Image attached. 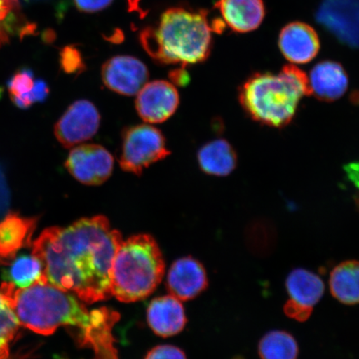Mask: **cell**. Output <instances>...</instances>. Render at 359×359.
I'll return each mask as SVG.
<instances>
[{
    "label": "cell",
    "mask_w": 359,
    "mask_h": 359,
    "mask_svg": "<svg viewBox=\"0 0 359 359\" xmlns=\"http://www.w3.org/2000/svg\"><path fill=\"white\" fill-rule=\"evenodd\" d=\"M316 20L340 43L359 48V0H323Z\"/></svg>",
    "instance_id": "9c48e42d"
},
{
    "label": "cell",
    "mask_w": 359,
    "mask_h": 359,
    "mask_svg": "<svg viewBox=\"0 0 359 359\" xmlns=\"http://www.w3.org/2000/svg\"><path fill=\"white\" fill-rule=\"evenodd\" d=\"M34 25L27 21L20 0H0V48L13 36L32 34Z\"/></svg>",
    "instance_id": "603a6c76"
},
{
    "label": "cell",
    "mask_w": 359,
    "mask_h": 359,
    "mask_svg": "<svg viewBox=\"0 0 359 359\" xmlns=\"http://www.w3.org/2000/svg\"><path fill=\"white\" fill-rule=\"evenodd\" d=\"M258 353L260 359H298L299 344L289 332L272 330L260 339Z\"/></svg>",
    "instance_id": "d4e9b609"
},
{
    "label": "cell",
    "mask_w": 359,
    "mask_h": 359,
    "mask_svg": "<svg viewBox=\"0 0 359 359\" xmlns=\"http://www.w3.org/2000/svg\"><path fill=\"white\" fill-rule=\"evenodd\" d=\"M76 7L81 12L93 13L105 10L114 0H74Z\"/></svg>",
    "instance_id": "f546056e"
},
{
    "label": "cell",
    "mask_w": 359,
    "mask_h": 359,
    "mask_svg": "<svg viewBox=\"0 0 359 359\" xmlns=\"http://www.w3.org/2000/svg\"><path fill=\"white\" fill-rule=\"evenodd\" d=\"M344 170L349 181L359 189V161L345 165Z\"/></svg>",
    "instance_id": "1f68e13d"
},
{
    "label": "cell",
    "mask_w": 359,
    "mask_h": 359,
    "mask_svg": "<svg viewBox=\"0 0 359 359\" xmlns=\"http://www.w3.org/2000/svg\"><path fill=\"white\" fill-rule=\"evenodd\" d=\"M306 74L294 65L283 67L280 74L255 73L239 88L240 104L255 122L268 127L288 126L303 97L311 95Z\"/></svg>",
    "instance_id": "277c9868"
},
{
    "label": "cell",
    "mask_w": 359,
    "mask_h": 359,
    "mask_svg": "<svg viewBox=\"0 0 359 359\" xmlns=\"http://www.w3.org/2000/svg\"><path fill=\"white\" fill-rule=\"evenodd\" d=\"M43 264L33 254L15 257L4 271V279L18 289H25L40 282L43 277Z\"/></svg>",
    "instance_id": "cb8c5ba5"
},
{
    "label": "cell",
    "mask_w": 359,
    "mask_h": 359,
    "mask_svg": "<svg viewBox=\"0 0 359 359\" xmlns=\"http://www.w3.org/2000/svg\"><path fill=\"white\" fill-rule=\"evenodd\" d=\"M164 273V259L154 238L130 237L119 246L112 264V296L125 303L145 299L154 293Z\"/></svg>",
    "instance_id": "5b68a950"
},
{
    "label": "cell",
    "mask_w": 359,
    "mask_h": 359,
    "mask_svg": "<svg viewBox=\"0 0 359 359\" xmlns=\"http://www.w3.org/2000/svg\"><path fill=\"white\" fill-rule=\"evenodd\" d=\"M208 285L205 269L195 259H180L170 269L168 289L170 294L179 300L196 298Z\"/></svg>",
    "instance_id": "5bb4252c"
},
{
    "label": "cell",
    "mask_w": 359,
    "mask_h": 359,
    "mask_svg": "<svg viewBox=\"0 0 359 359\" xmlns=\"http://www.w3.org/2000/svg\"><path fill=\"white\" fill-rule=\"evenodd\" d=\"M330 289L332 295L346 305L359 304V260L341 262L330 273Z\"/></svg>",
    "instance_id": "ffe728a7"
},
{
    "label": "cell",
    "mask_w": 359,
    "mask_h": 359,
    "mask_svg": "<svg viewBox=\"0 0 359 359\" xmlns=\"http://www.w3.org/2000/svg\"><path fill=\"white\" fill-rule=\"evenodd\" d=\"M284 313L285 316L291 318V320H294L298 322H305L311 318L313 313V308L295 302L294 299H290L285 304Z\"/></svg>",
    "instance_id": "83f0119b"
},
{
    "label": "cell",
    "mask_w": 359,
    "mask_h": 359,
    "mask_svg": "<svg viewBox=\"0 0 359 359\" xmlns=\"http://www.w3.org/2000/svg\"><path fill=\"white\" fill-rule=\"evenodd\" d=\"M103 83L111 91L124 96H135L149 79L147 67L138 58L115 56L107 60L102 67Z\"/></svg>",
    "instance_id": "8fae6325"
},
{
    "label": "cell",
    "mask_w": 359,
    "mask_h": 359,
    "mask_svg": "<svg viewBox=\"0 0 359 359\" xmlns=\"http://www.w3.org/2000/svg\"><path fill=\"white\" fill-rule=\"evenodd\" d=\"M202 172L215 177H226L236 168L235 148L224 139H217L202 146L197 154Z\"/></svg>",
    "instance_id": "ac0fdd59"
},
{
    "label": "cell",
    "mask_w": 359,
    "mask_h": 359,
    "mask_svg": "<svg viewBox=\"0 0 359 359\" xmlns=\"http://www.w3.org/2000/svg\"><path fill=\"white\" fill-rule=\"evenodd\" d=\"M355 203H356V205H357V208H358V212H359V194H358L355 196Z\"/></svg>",
    "instance_id": "d6a6232c"
},
{
    "label": "cell",
    "mask_w": 359,
    "mask_h": 359,
    "mask_svg": "<svg viewBox=\"0 0 359 359\" xmlns=\"http://www.w3.org/2000/svg\"><path fill=\"white\" fill-rule=\"evenodd\" d=\"M0 292L10 302L20 325L43 335L55 333L58 327L73 329L76 342L80 347L93 349L95 359H118L112 335L118 313L104 307L90 311L71 292L40 282L25 289L4 282Z\"/></svg>",
    "instance_id": "7a4b0ae2"
},
{
    "label": "cell",
    "mask_w": 359,
    "mask_h": 359,
    "mask_svg": "<svg viewBox=\"0 0 359 359\" xmlns=\"http://www.w3.org/2000/svg\"><path fill=\"white\" fill-rule=\"evenodd\" d=\"M285 286L292 299L311 307L320 302L325 290L320 276L302 268L294 269L289 273Z\"/></svg>",
    "instance_id": "44dd1931"
},
{
    "label": "cell",
    "mask_w": 359,
    "mask_h": 359,
    "mask_svg": "<svg viewBox=\"0 0 359 359\" xmlns=\"http://www.w3.org/2000/svg\"><path fill=\"white\" fill-rule=\"evenodd\" d=\"M8 90L11 100L20 109H29L36 102L46 100L49 90L43 80L35 79L33 72L20 69L8 81Z\"/></svg>",
    "instance_id": "d6986e66"
},
{
    "label": "cell",
    "mask_w": 359,
    "mask_h": 359,
    "mask_svg": "<svg viewBox=\"0 0 359 359\" xmlns=\"http://www.w3.org/2000/svg\"><path fill=\"white\" fill-rule=\"evenodd\" d=\"M123 241L103 215L45 229L32 244V254L43 264L40 283L71 292L86 304L109 299L112 264Z\"/></svg>",
    "instance_id": "6da1fadb"
},
{
    "label": "cell",
    "mask_w": 359,
    "mask_h": 359,
    "mask_svg": "<svg viewBox=\"0 0 359 359\" xmlns=\"http://www.w3.org/2000/svg\"><path fill=\"white\" fill-rule=\"evenodd\" d=\"M147 320L156 334L169 337L180 333L187 318L182 304L172 295L157 298L149 305Z\"/></svg>",
    "instance_id": "e0dca14e"
},
{
    "label": "cell",
    "mask_w": 359,
    "mask_h": 359,
    "mask_svg": "<svg viewBox=\"0 0 359 359\" xmlns=\"http://www.w3.org/2000/svg\"><path fill=\"white\" fill-rule=\"evenodd\" d=\"M309 80L314 97L326 102L339 100L348 88L347 72L334 61L318 62L313 67Z\"/></svg>",
    "instance_id": "9a60e30c"
},
{
    "label": "cell",
    "mask_w": 359,
    "mask_h": 359,
    "mask_svg": "<svg viewBox=\"0 0 359 359\" xmlns=\"http://www.w3.org/2000/svg\"><path fill=\"white\" fill-rule=\"evenodd\" d=\"M224 22H210L205 11L174 7L161 15L155 27H147L140 42L160 65L185 67L208 60L213 47V32H222Z\"/></svg>",
    "instance_id": "3957f363"
},
{
    "label": "cell",
    "mask_w": 359,
    "mask_h": 359,
    "mask_svg": "<svg viewBox=\"0 0 359 359\" xmlns=\"http://www.w3.org/2000/svg\"><path fill=\"white\" fill-rule=\"evenodd\" d=\"M136 96L135 106L137 114L148 124L165 122L179 107L180 96L176 86L165 80L147 82Z\"/></svg>",
    "instance_id": "30bf717a"
},
{
    "label": "cell",
    "mask_w": 359,
    "mask_h": 359,
    "mask_svg": "<svg viewBox=\"0 0 359 359\" xmlns=\"http://www.w3.org/2000/svg\"><path fill=\"white\" fill-rule=\"evenodd\" d=\"M20 326L10 302L0 292V359H11L10 345Z\"/></svg>",
    "instance_id": "484cf974"
},
{
    "label": "cell",
    "mask_w": 359,
    "mask_h": 359,
    "mask_svg": "<svg viewBox=\"0 0 359 359\" xmlns=\"http://www.w3.org/2000/svg\"><path fill=\"white\" fill-rule=\"evenodd\" d=\"M101 115L88 100H78L69 107L55 126L58 142L73 148L92 139L100 128Z\"/></svg>",
    "instance_id": "ba28073f"
},
{
    "label": "cell",
    "mask_w": 359,
    "mask_h": 359,
    "mask_svg": "<svg viewBox=\"0 0 359 359\" xmlns=\"http://www.w3.org/2000/svg\"><path fill=\"white\" fill-rule=\"evenodd\" d=\"M60 65L67 74H74L83 67L82 60L77 49L66 47L60 53Z\"/></svg>",
    "instance_id": "4316f807"
},
{
    "label": "cell",
    "mask_w": 359,
    "mask_h": 359,
    "mask_svg": "<svg viewBox=\"0 0 359 359\" xmlns=\"http://www.w3.org/2000/svg\"><path fill=\"white\" fill-rule=\"evenodd\" d=\"M72 177L86 186H100L114 172V158L104 147L80 144L72 148L65 161Z\"/></svg>",
    "instance_id": "52a82bcc"
},
{
    "label": "cell",
    "mask_w": 359,
    "mask_h": 359,
    "mask_svg": "<svg viewBox=\"0 0 359 359\" xmlns=\"http://www.w3.org/2000/svg\"><path fill=\"white\" fill-rule=\"evenodd\" d=\"M145 359H187V358L181 349L170 345H163L152 349L148 353Z\"/></svg>",
    "instance_id": "f1b7e54d"
},
{
    "label": "cell",
    "mask_w": 359,
    "mask_h": 359,
    "mask_svg": "<svg viewBox=\"0 0 359 359\" xmlns=\"http://www.w3.org/2000/svg\"><path fill=\"white\" fill-rule=\"evenodd\" d=\"M279 47L292 64L304 65L318 55L320 41L313 27L303 22H292L280 31Z\"/></svg>",
    "instance_id": "7c38bea8"
},
{
    "label": "cell",
    "mask_w": 359,
    "mask_h": 359,
    "mask_svg": "<svg viewBox=\"0 0 359 359\" xmlns=\"http://www.w3.org/2000/svg\"><path fill=\"white\" fill-rule=\"evenodd\" d=\"M215 7L224 24L236 33L257 29L266 15L263 0H219Z\"/></svg>",
    "instance_id": "2e32d148"
},
{
    "label": "cell",
    "mask_w": 359,
    "mask_h": 359,
    "mask_svg": "<svg viewBox=\"0 0 359 359\" xmlns=\"http://www.w3.org/2000/svg\"><path fill=\"white\" fill-rule=\"evenodd\" d=\"M37 224V217H24L16 212L8 213L0 221V266L10 264L21 249L32 246Z\"/></svg>",
    "instance_id": "4fadbf2b"
},
{
    "label": "cell",
    "mask_w": 359,
    "mask_h": 359,
    "mask_svg": "<svg viewBox=\"0 0 359 359\" xmlns=\"http://www.w3.org/2000/svg\"><path fill=\"white\" fill-rule=\"evenodd\" d=\"M170 154L161 130L151 124H138L124 130L118 163L124 172L141 176L144 170Z\"/></svg>",
    "instance_id": "8992f818"
},
{
    "label": "cell",
    "mask_w": 359,
    "mask_h": 359,
    "mask_svg": "<svg viewBox=\"0 0 359 359\" xmlns=\"http://www.w3.org/2000/svg\"><path fill=\"white\" fill-rule=\"evenodd\" d=\"M245 240L246 248L255 257H269L277 247L276 227L269 219L264 218L253 219L247 224Z\"/></svg>",
    "instance_id": "7402d4cb"
},
{
    "label": "cell",
    "mask_w": 359,
    "mask_h": 359,
    "mask_svg": "<svg viewBox=\"0 0 359 359\" xmlns=\"http://www.w3.org/2000/svg\"><path fill=\"white\" fill-rule=\"evenodd\" d=\"M169 78L170 83L176 87H186L190 82V76L186 71L185 67L170 72Z\"/></svg>",
    "instance_id": "4dcf8cb0"
}]
</instances>
